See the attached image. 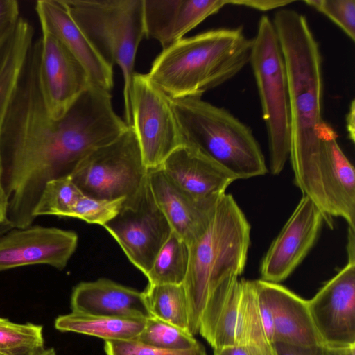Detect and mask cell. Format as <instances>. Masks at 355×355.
<instances>
[{
	"mask_svg": "<svg viewBox=\"0 0 355 355\" xmlns=\"http://www.w3.org/2000/svg\"><path fill=\"white\" fill-rule=\"evenodd\" d=\"M40 37L28 53L0 132L7 225H32L33 211L47 182L71 175L90 153L129 127L114 110L110 92L91 85L60 119L52 118L42 98Z\"/></svg>",
	"mask_w": 355,
	"mask_h": 355,
	"instance_id": "1",
	"label": "cell"
},
{
	"mask_svg": "<svg viewBox=\"0 0 355 355\" xmlns=\"http://www.w3.org/2000/svg\"><path fill=\"white\" fill-rule=\"evenodd\" d=\"M252 42L241 27L205 31L163 49L147 75L169 98L202 97L249 62Z\"/></svg>",
	"mask_w": 355,
	"mask_h": 355,
	"instance_id": "2",
	"label": "cell"
},
{
	"mask_svg": "<svg viewBox=\"0 0 355 355\" xmlns=\"http://www.w3.org/2000/svg\"><path fill=\"white\" fill-rule=\"evenodd\" d=\"M250 243V225L227 193L216 202L202 230L189 244V266L183 285L188 304L187 331H199L210 294L243 272Z\"/></svg>",
	"mask_w": 355,
	"mask_h": 355,
	"instance_id": "3",
	"label": "cell"
},
{
	"mask_svg": "<svg viewBox=\"0 0 355 355\" xmlns=\"http://www.w3.org/2000/svg\"><path fill=\"white\" fill-rule=\"evenodd\" d=\"M284 57L288 84L291 147L289 157L318 149L324 122L322 60L320 49L306 17L292 9H282L273 20Z\"/></svg>",
	"mask_w": 355,
	"mask_h": 355,
	"instance_id": "4",
	"label": "cell"
},
{
	"mask_svg": "<svg viewBox=\"0 0 355 355\" xmlns=\"http://www.w3.org/2000/svg\"><path fill=\"white\" fill-rule=\"evenodd\" d=\"M170 100L186 144L198 148L236 180L268 172L251 129L228 110L202 97Z\"/></svg>",
	"mask_w": 355,
	"mask_h": 355,
	"instance_id": "5",
	"label": "cell"
},
{
	"mask_svg": "<svg viewBox=\"0 0 355 355\" xmlns=\"http://www.w3.org/2000/svg\"><path fill=\"white\" fill-rule=\"evenodd\" d=\"M101 57L123 77L124 121L132 123L130 92L139 45L145 36L144 0H62Z\"/></svg>",
	"mask_w": 355,
	"mask_h": 355,
	"instance_id": "6",
	"label": "cell"
},
{
	"mask_svg": "<svg viewBox=\"0 0 355 355\" xmlns=\"http://www.w3.org/2000/svg\"><path fill=\"white\" fill-rule=\"evenodd\" d=\"M251 64L269 144L270 168L278 175L289 159L291 116L288 78L272 21L263 15L252 39Z\"/></svg>",
	"mask_w": 355,
	"mask_h": 355,
	"instance_id": "7",
	"label": "cell"
},
{
	"mask_svg": "<svg viewBox=\"0 0 355 355\" xmlns=\"http://www.w3.org/2000/svg\"><path fill=\"white\" fill-rule=\"evenodd\" d=\"M321 147L311 153L290 158L295 183L303 196L310 199L327 222L344 218L355 230V173L338 144V135L325 121L320 130Z\"/></svg>",
	"mask_w": 355,
	"mask_h": 355,
	"instance_id": "8",
	"label": "cell"
},
{
	"mask_svg": "<svg viewBox=\"0 0 355 355\" xmlns=\"http://www.w3.org/2000/svg\"><path fill=\"white\" fill-rule=\"evenodd\" d=\"M147 173L130 125L115 140L90 153L71 176L84 196L114 200L127 198L137 191Z\"/></svg>",
	"mask_w": 355,
	"mask_h": 355,
	"instance_id": "9",
	"label": "cell"
},
{
	"mask_svg": "<svg viewBox=\"0 0 355 355\" xmlns=\"http://www.w3.org/2000/svg\"><path fill=\"white\" fill-rule=\"evenodd\" d=\"M130 108L131 126L147 170L160 167L186 144L170 98L147 74H133Z\"/></svg>",
	"mask_w": 355,
	"mask_h": 355,
	"instance_id": "10",
	"label": "cell"
},
{
	"mask_svg": "<svg viewBox=\"0 0 355 355\" xmlns=\"http://www.w3.org/2000/svg\"><path fill=\"white\" fill-rule=\"evenodd\" d=\"M103 227L145 276L173 232L154 200L147 177L137 191L125 198L118 214Z\"/></svg>",
	"mask_w": 355,
	"mask_h": 355,
	"instance_id": "11",
	"label": "cell"
},
{
	"mask_svg": "<svg viewBox=\"0 0 355 355\" xmlns=\"http://www.w3.org/2000/svg\"><path fill=\"white\" fill-rule=\"evenodd\" d=\"M307 302L322 345H355V260L348 259Z\"/></svg>",
	"mask_w": 355,
	"mask_h": 355,
	"instance_id": "12",
	"label": "cell"
},
{
	"mask_svg": "<svg viewBox=\"0 0 355 355\" xmlns=\"http://www.w3.org/2000/svg\"><path fill=\"white\" fill-rule=\"evenodd\" d=\"M327 218L308 198L302 196L261 261L262 280H285L314 245Z\"/></svg>",
	"mask_w": 355,
	"mask_h": 355,
	"instance_id": "13",
	"label": "cell"
},
{
	"mask_svg": "<svg viewBox=\"0 0 355 355\" xmlns=\"http://www.w3.org/2000/svg\"><path fill=\"white\" fill-rule=\"evenodd\" d=\"M39 78L49 115L62 117L92 85L80 62L53 35L42 31Z\"/></svg>",
	"mask_w": 355,
	"mask_h": 355,
	"instance_id": "14",
	"label": "cell"
},
{
	"mask_svg": "<svg viewBox=\"0 0 355 355\" xmlns=\"http://www.w3.org/2000/svg\"><path fill=\"white\" fill-rule=\"evenodd\" d=\"M78 240L76 232L54 227L31 225L12 230L0 237V272L33 265L62 270Z\"/></svg>",
	"mask_w": 355,
	"mask_h": 355,
	"instance_id": "15",
	"label": "cell"
},
{
	"mask_svg": "<svg viewBox=\"0 0 355 355\" xmlns=\"http://www.w3.org/2000/svg\"><path fill=\"white\" fill-rule=\"evenodd\" d=\"M42 31L56 37L86 71L91 84L110 92L113 67L98 53L71 17L62 0H38L35 3Z\"/></svg>",
	"mask_w": 355,
	"mask_h": 355,
	"instance_id": "16",
	"label": "cell"
},
{
	"mask_svg": "<svg viewBox=\"0 0 355 355\" xmlns=\"http://www.w3.org/2000/svg\"><path fill=\"white\" fill-rule=\"evenodd\" d=\"M226 5L227 0H144L145 36L167 49Z\"/></svg>",
	"mask_w": 355,
	"mask_h": 355,
	"instance_id": "17",
	"label": "cell"
},
{
	"mask_svg": "<svg viewBox=\"0 0 355 355\" xmlns=\"http://www.w3.org/2000/svg\"><path fill=\"white\" fill-rule=\"evenodd\" d=\"M178 187L202 201L218 199L236 178L198 148L184 144L160 166Z\"/></svg>",
	"mask_w": 355,
	"mask_h": 355,
	"instance_id": "18",
	"label": "cell"
},
{
	"mask_svg": "<svg viewBox=\"0 0 355 355\" xmlns=\"http://www.w3.org/2000/svg\"><path fill=\"white\" fill-rule=\"evenodd\" d=\"M147 180L154 200L172 230L189 244L202 230L217 200H198L178 187L161 167L149 169Z\"/></svg>",
	"mask_w": 355,
	"mask_h": 355,
	"instance_id": "19",
	"label": "cell"
},
{
	"mask_svg": "<svg viewBox=\"0 0 355 355\" xmlns=\"http://www.w3.org/2000/svg\"><path fill=\"white\" fill-rule=\"evenodd\" d=\"M71 309L90 315L152 317L143 292L105 278L76 285L71 295Z\"/></svg>",
	"mask_w": 355,
	"mask_h": 355,
	"instance_id": "20",
	"label": "cell"
},
{
	"mask_svg": "<svg viewBox=\"0 0 355 355\" xmlns=\"http://www.w3.org/2000/svg\"><path fill=\"white\" fill-rule=\"evenodd\" d=\"M273 315L274 343L305 347H319L321 339L307 300L282 285L261 279Z\"/></svg>",
	"mask_w": 355,
	"mask_h": 355,
	"instance_id": "21",
	"label": "cell"
},
{
	"mask_svg": "<svg viewBox=\"0 0 355 355\" xmlns=\"http://www.w3.org/2000/svg\"><path fill=\"white\" fill-rule=\"evenodd\" d=\"M241 286L239 278L230 279L209 296L198 333L214 350L236 345Z\"/></svg>",
	"mask_w": 355,
	"mask_h": 355,
	"instance_id": "22",
	"label": "cell"
},
{
	"mask_svg": "<svg viewBox=\"0 0 355 355\" xmlns=\"http://www.w3.org/2000/svg\"><path fill=\"white\" fill-rule=\"evenodd\" d=\"M34 34L32 25L21 17L0 40V132L35 41Z\"/></svg>",
	"mask_w": 355,
	"mask_h": 355,
	"instance_id": "23",
	"label": "cell"
},
{
	"mask_svg": "<svg viewBox=\"0 0 355 355\" xmlns=\"http://www.w3.org/2000/svg\"><path fill=\"white\" fill-rule=\"evenodd\" d=\"M146 319L90 315L71 312L60 315L56 329L96 336L105 340L136 339L144 329Z\"/></svg>",
	"mask_w": 355,
	"mask_h": 355,
	"instance_id": "24",
	"label": "cell"
},
{
	"mask_svg": "<svg viewBox=\"0 0 355 355\" xmlns=\"http://www.w3.org/2000/svg\"><path fill=\"white\" fill-rule=\"evenodd\" d=\"M189 261V245L173 231L156 255L146 275L150 285L182 284Z\"/></svg>",
	"mask_w": 355,
	"mask_h": 355,
	"instance_id": "25",
	"label": "cell"
},
{
	"mask_svg": "<svg viewBox=\"0 0 355 355\" xmlns=\"http://www.w3.org/2000/svg\"><path fill=\"white\" fill-rule=\"evenodd\" d=\"M143 293L152 317L187 331L188 304L183 284H148Z\"/></svg>",
	"mask_w": 355,
	"mask_h": 355,
	"instance_id": "26",
	"label": "cell"
},
{
	"mask_svg": "<svg viewBox=\"0 0 355 355\" xmlns=\"http://www.w3.org/2000/svg\"><path fill=\"white\" fill-rule=\"evenodd\" d=\"M83 196L71 176H63L46 182L35 204L33 216H67Z\"/></svg>",
	"mask_w": 355,
	"mask_h": 355,
	"instance_id": "27",
	"label": "cell"
},
{
	"mask_svg": "<svg viewBox=\"0 0 355 355\" xmlns=\"http://www.w3.org/2000/svg\"><path fill=\"white\" fill-rule=\"evenodd\" d=\"M44 344L41 325L0 318V355H40Z\"/></svg>",
	"mask_w": 355,
	"mask_h": 355,
	"instance_id": "28",
	"label": "cell"
},
{
	"mask_svg": "<svg viewBox=\"0 0 355 355\" xmlns=\"http://www.w3.org/2000/svg\"><path fill=\"white\" fill-rule=\"evenodd\" d=\"M240 281L241 294L236 345H271L265 336L261 322L254 281Z\"/></svg>",
	"mask_w": 355,
	"mask_h": 355,
	"instance_id": "29",
	"label": "cell"
},
{
	"mask_svg": "<svg viewBox=\"0 0 355 355\" xmlns=\"http://www.w3.org/2000/svg\"><path fill=\"white\" fill-rule=\"evenodd\" d=\"M135 340L168 350H187L200 345L187 331L154 317L146 319L144 329Z\"/></svg>",
	"mask_w": 355,
	"mask_h": 355,
	"instance_id": "30",
	"label": "cell"
},
{
	"mask_svg": "<svg viewBox=\"0 0 355 355\" xmlns=\"http://www.w3.org/2000/svg\"><path fill=\"white\" fill-rule=\"evenodd\" d=\"M125 198L105 200L83 195L74 205L69 217L103 226L118 214Z\"/></svg>",
	"mask_w": 355,
	"mask_h": 355,
	"instance_id": "31",
	"label": "cell"
},
{
	"mask_svg": "<svg viewBox=\"0 0 355 355\" xmlns=\"http://www.w3.org/2000/svg\"><path fill=\"white\" fill-rule=\"evenodd\" d=\"M303 2L325 15L350 40L355 41L354 0H304Z\"/></svg>",
	"mask_w": 355,
	"mask_h": 355,
	"instance_id": "32",
	"label": "cell"
},
{
	"mask_svg": "<svg viewBox=\"0 0 355 355\" xmlns=\"http://www.w3.org/2000/svg\"><path fill=\"white\" fill-rule=\"evenodd\" d=\"M106 355H207L203 345L187 350H168L151 347L135 340H105Z\"/></svg>",
	"mask_w": 355,
	"mask_h": 355,
	"instance_id": "33",
	"label": "cell"
},
{
	"mask_svg": "<svg viewBox=\"0 0 355 355\" xmlns=\"http://www.w3.org/2000/svg\"><path fill=\"white\" fill-rule=\"evenodd\" d=\"M20 18L16 0H0V40L16 26Z\"/></svg>",
	"mask_w": 355,
	"mask_h": 355,
	"instance_id": "34",
	"label": "cell"
},
{
	"mask_svg": "<svg viewBox=\"0 0 355 355\" xmlns=\"http://www.w3.org/2000/svg\"><path fill=\"white\" fill-rule=\"evenodd\" d=\"M214 355H275L273 344L268 345H241L214 351Z\"/></svg>",
	"mask_w": 355,
	"mask_h": 355,
	"instance_id": "35",
	"label": "cell"
},
{
	"mask_svg": "<svg viewBox=\"0 0 355 355\" xmlns=\"http://www.w3.org/2000/svg\"><path fill=\"white\" fill-rule=\"evenodd\" d=\"M291 0H227V4L243 6L260 11H268L294 3Z\"/></svg>",
	"mask_w": 355,
	"mask_h": 355,
	"instance_id": "36",
	"label": "cell"
},
{
	"mask_svg": "<svg viewBox=\"0 0 355 355\" xmlns=\"http://www.w3.org/2000/svg\"><path fill=\"white\" fill-rule=\"evenodd\" d=\"M275 355H319V347H305L282 343H273Z\"/></svg>",
	"mask_w": 355,
	"mask_h": 355,
	"instance_id": "37",
	"label": "cell"
},
{
	"mask_svg": "<svg viewBox=\"0 0 355 355\" xmlns=\"http://www.w3.org/2000/svg\"><path fill=\"white\" fill-rule=\"evenodd\" d=\"M8 199L3 183V165L0 154V227L7 225Z\"/></svg>",
	"mask_w": 355,
	"mask_h": 355,
	"instance_id": "38",
	"label": "cell"
},
{
	"mask_svg": "<svg viewBox=\"0 0 355 355\" xmlns=\"http://www.w3.org/2000/svg\"><path fill=\"white\" fill-rule=\"evenodd\" d=\"M319 355H355V345L347 347H329L321 345Z\"/></svg>",
	"mask_w": 355,
	"mask_h": 355,
	"instance_id": "39",
	"label": "cell"
},
{
	"mask_svg": "<svg viewBox=\"0 0 355 355\" xmlns=\"http://www.w3.org/2000/svg\"><path fill=\"white\" fill-rule=\"evenodd\" d=\"M346 128L349 139L354 142L355 140V101L350 103L348 112L346 115Z\"/></svg>",
	"mask_w": 355,
	"mask_h": 355,
	"instance_id": "40",
	"label": "cell"
},
{
	"mask_svg": "<svg viewBox=\"0 0 355 355\" xmlns=\"http://www.w3.org/2000/svg\"><path fill=\"white\" fill-rule=\"evenodd\" d=\"M40 355H56L53 348L44 349Z\"/></svg>",
	"mask_w": 355,
	"mask_h": 355,
	"instance_id": "41",
	"label": "cell"
}]
</instances>
